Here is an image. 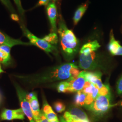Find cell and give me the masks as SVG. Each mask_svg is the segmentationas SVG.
I'll use <instances>...</instances> for the list:
<instances>
[{
    "label": "cell",
    "mask_w": 122,
    "mask_h": 122,
    "mask_svg": "<svg viewBox=\"0 0 122 122\" xmlns=\"http://www.w3.org/2000/svg\"><path fill=\"white\" fill-rule=\"evenodd\" d=\"M15 86L21 109L29 119L30 122H36L31 109L29 102L26 99V92L19 85H15Z\"/></svg>",
    "instance_id": "cell-6"
},
{
    "label": "cell",
    "mask_w": 122,
    "mask_h": 122,
    "mask_svg": "<svg viewBox=\"0 0 122 122\" xmlns=\"http://www.w3.org/2000/svg\"><path fill=\"white\" fill-rule=\"evenodd\" d=\"M0 44L8 46L10 48L18 45H30V43L24 42L19 39H13L0 31Z\"/></svg>",
    "instance_id": "cell-11"
},
{
    "label": "cell",
    "mask_w": 122,
    "mask_h": 122,
    "mask_svg": "<svg viewBox=\"0 0 122 122\" xmlns=\"http://www.w3.org/2000/svg\"><path fill=\"white\" fill-rule=\"evenodd\" d=\"M21 28L25 35L30 40L31 45H35L47 53H54L57 52V48L54 46L49 44L43 39H40L34 35L25 26H21Z\"/></svg>",
    "instance_id": "cell-4"
},
{
    "label": "cell",
    "mask_w": 122,
    "mask_h": 122,
    "mask_svg": "<svg viewBox=\"0 0 122 122\" xmlns=\"http://www.w3.org/2000/svg\"><path fill=\"white\" fill-rule=\"evenodd\" d=\"M99 95L102 96H111V92L108 84H104L103 86L99 89Z\"/></svg>",
    "instance_id": "cell-21"
},
{
    "label": "cell",
    "mask_w": 122,
    "mask_h": 122,
    "mask_svg": "<svg viewBox=\"0 0 122 122\" xmlns=\"http://www.w3.org/2000/svg\"><path fill=\"white\" fill-rule=\"evenodd\" d=\"M11 48H10L8 46L5 45H1L0 46V50L4 51L6 52L10 53Z\"/></svg>",
    "instance_id": "cell-28"
},
{
    "label": "cell",
    "mask_w": 122,
    "mask_h": 122,
    "mask_svg": "<svg viewBox=\"0 0 122 122\" xmlns=\"http://www.w3.org/2000/svg\"><path fill=\"white\" fill-rule=\"evenodd\" d=\"M60 122H67L64 119V118H63V117H60Z\"/></svg>",
    "instance_id": "cell-31"
},
{
    "label": "cell",
    "mask_w": 122,
    "mask_h": 122,
    "mask_svg": "<svg viewBox=\"0 0 122 122\" xmlns=\"http://www.w3.org/2000/svg\"><path fill=\"white\" fill-rule=\"evenodd\" d=\"M10 53L0 50V62L6 65L10 62Z\"/></svg>",
    "instance_id": "cell-20"
},
{
    "label": "cell",
    "mask_w": 122,
    "mask_h": 122,
    "mask_svg": "<svg viewBox=\"0 0 122 122\" xmlns=\"http://www.w3.org/2000/svg\"><path fill=\"white\" fill-rule=\"evenodd\" d=\"M80 71L77 66L72 63L59 66L41 75L34 76H20L21 80L30 84H38L52 82L60 80H67L76 76Z\"/></svg>",
    "instance_id": "cell-1"
},
{
    "label": "cell",
    "mask_w": 122,
    "mask_h": 122,
    "mask_svg": "<svg viewBox=\"0 0 122 122\" xmlns=\"http://www.w3.org/2000/svg\"><path fill=\"white\" fill-rule=\"evenodd\" d=\"M68 85L66 81H61L59 83L57 87V90L60 93H67Z\"/></svg>",
    "instance_id": "cell-23"
},
{
    "label": "cell",
    "mask_w": 122,
    "mask_h": 122,
    "mask_svg": "<svg viewBox=\"0 0 122 122\" xmlns=\"http://www.w3.org/2000/svg\"><path fill=\"white\" fill-rule=\"evenodd\" d=\"M86 97V94L83 91H81L77 92L74 99L75 104L79 106L84 107L85 105Z\"/></svg>",
    "instance_id": "cell-18"
},
{
    "label": "cell",
    "mask_w": 122,
    "mask_h": 122,
    "mask_svg": "<svg viewBox=\"0 0 122 122\" xmlns=\"http://www.w3.org/2000/svg\"></svg>",
    "instance_id": "cell-34"
},
{
    "label": "cell",
    "mask_w": 122,
    "mask_h": 122,
    "mask_svg": "<svg viewBox=\"0 0 122 122\" xmlns=\"http://www.w3.org/2000/svg\"><path fill=\"white\" fill-rule=\"evenodd\" d=\"M81 91L87 95H89L92 96L95 100L100 95L99 88L96 85L88 81H86Z\"/></svg>",
    "instance_id": "cell-15"
},
{
    "label": "cell",
    "mask_w": 122,
    "mask_h": 122,
    "mask_svg": "<svg viewBox=\"0 0 122 122\" xmlns=\"http://www.w3.org/2000/svg\"><path fill=\"white\" fill-rule=\"evenodd\" d=\"M115 105L111 104V96L99 95L88 110L96 116H101L108 113L109 109Z\"/></svg>",
    "instance_id": "cell-3"
},
{
    "label": "cell",
    "mask_w": 122,
    "mask_h": 122,
    "mask_svg": "<svg viewBox=\"0 0 122 122\" xmlns=\"http://www.w3.org/2000/svg\"><path fill=\"white\" fill-rule=\"evenodd\" d=\"M54 108L57 112L61 113L65 110L66 106L62 102L57 101L54 104Z\"/></svg>",
    "instance_id": "cell-22"
},
{
    "label": "cell",
    "mask_w": 122,
    "mask_h": 122,
    "mask_svg": "<svg viewBox=\"0 0 122 122\" xmlns=\"http://www.w3.org/2000/svg\"><path fill=\"white\" fill-rule=\"evenodd\" d=\"M13 0L15 2V4L17 7L19 12L20 13V15H23L25 12V10L22 7L21 0Z\"/></svg>",
    "instance_id": "cell-25"
},
{
    "label": "cell",
    "mask_w": 122,
    "mask_h": 122,
    "mask_svg": "<svg viewBox=\"0 0 122 122\" xmlns=\"http://www.w3.org/2000/svg\"><path fill=\"white\" fill-rule=\"evenodd\" d=\"M49 1L50 0H39V1L37 6L48 5L49 4Z\"/></svg>",
    "instance_id": "cell-29"
},
{
    "label": "cell",
    "mask_w": 122,
    "mask_h": 122,
    "mask_svg": "<svg viewBox=\"0 0 122 122\" xmlns=\"http://www.w3.org/2000/svg\"><path fill=\"white\" fill-rule=\"evenodd\" d=\"M27 100L29 102L34 117L37 122L39 120L41 110L39 109V103L36 93L35 92L34 96Z\"/></svg>",
    "instance_id": "cell-13"
},
{
    "label": "cell",
    "mask_w": 122,
    "mask_h": 122,
    "mask_svg": "<svg viewBox=\"0 0 122 122\" xmlns=\"http://www.w3.org/2000/svg\"><path fill=\"white\" fill-rule=\"evenodd\" d=\"M0 0L4 4V5L5 6V7H6L8 9H9L10 11L11 12H15L10 0Z\"/></svg>",
    "instance_id": "cell-24"
},
{
    "label": "cell",
    "mask_w": 122,
    "mask_h": 122,
    "mask_svg": "<svg viewBox=\"0 0 122 122\" xmlns=\"http://www.w3.org/2000/svg\"><path fill=\"white\" fill-rule=\"evenodd\" d=\"M116 90L118 95L122 94V76L117 81Z\"/></svg>",
    "instance_id": "cell-26"
},
{
    "label": "cell",
    "mask_w": 122,
    "mask_h": 122,
    "mask_svg": "<svg viewBox=\"0 0 122 122\" xmlns=\"http://www.w3.org/2000/svg\"><path fill=\"white\" fill-rule=\"evenodd\" d=\"M86 71H82L76 76L66 80L68 89L67 93L77 92L82 90L86 82L85 74Z\"/></svg>",
    "instance_id": "cell-7"
},
{
    "label": "cell",
    "mask_w": 122,
    "mask_h": 122,
    "mask_svg": "<svg viewBox=\"0 0 122 122\" xmlns=\"http://www.w3.org/2000/svg\"><path fill=\"white\" fill-rule=\"evenodd\" d=\"M3 72H4V71L1 69V66L0 65V74H1V73H3Z\"/></svg>",
    "instance_id": "cell-32"
},
{
    "label": "cell",
    "mask_w": 122,
    "mask_h": 122,
    "mask_svg": "<svg viewBox=\"0 0 122 122\" xmlns=\"http://www.w3.org/2000/svg\"><path fill=\"white\" fill-rule=\"evenodd\" d=\"M44 115L47 118L49 122H59L56 114L52 110V107L48 104L46 100L44 99L43 101V106L42 109Z\"/></svg>",
    "instance_id": "cell-14"
},
{
    "label": "cell",
    "mask_w": 122,
    "mask_h": 122,
    "mask_svg": "<svg viewBox=\"0 0 122 122\" xmlns=\"http://www.w3.org/2000/svg\"><path fill=\"white\" fill-rule=\"evenodd\" d=\"M101 47L97 40H94L85 44L81 48L80 53L96 51Z\"/></svg>",
    "instance_id": "cell-16"
},
{
    "label": "cell",
    "mask_w": 122,
    "mask_h": 122,
    "mask_svg": "<svg viewBox=\"0 0 122 122\" xmlns=\"http://www.w3.org/2000/svg\"><path fill=\"white\" fill-rule=\"evenodd\" d=\"M43 39L47 41L49 44L54 46L57 45L58 43V36L55 33H51L48 35L45 36Z\"/></svg>",
    "instance_id": "cell-19"
},
{
    "label": "cell",
    "mask_w": 122,
    "mask_h": 122,
    "mask_svg": "<svg viewBox=\"0 0 122 122\" xmlns=\"http://www.w3.org/2000/svg\"><path fill=\"white\" fill-rule=\"evenodd\" d=\"M53 0V1H55V0Z\"/></svg>",
    "instance_id": "cell-33"
},
{
    "label": "cell",
    "mask_w": 122,
    "mask_h": 122,
    "mask_svg": "<svg viewBox=\"0 0 122 122\" xmlns=\"http://www.w3.org/2000/svg\"><path fill=\"white\" fill-rule=\"evenodd\" d=\"M64 118L67 122H90L89 119H87V120L73 119L68 118Z\"/></svg>",
    "instance_id": "cell-27"
},
{
    "label": "cell",
    "mask_w": 122,
    "mask_h": 122,
    "mask_svg": "<svg viewBox=\"0 0 122 122\" xmlns=\"http://www.w3.org/2000/svg\"><path fill=\"white\" fill-rule=\"evenodd\" d=\"M47 12L48 19L51 24L52 33H56L57 32V9L54 2L49 3L47 7Z\"/></svg>",
    "instance_id": "cell-9"
},
{
    "label": "cell",
    "mask_w": 122,
    "mask_h": 122,
    "mask_svg": "<svg viewBox=\"0 0 122 122\" xmlns=\"http://www.w3.org/2000/svg\"><path fill=\"white\" fill-rule=\"evenodd\" d=\"M88 7L87 4H84L80 5L74 14L73 17V22L74 25H76L81 20L84 14L86 11Z\"/></svg>",
    "instance_id": "cell-17"
},
{
    "label": "cell",
    "mask_w": 122,
    "mask_h": 122,
    "mask_svg": "<svg viewBox=\"0 0 122 122\" xmlns=\"http://www.w3.org/2000/svg\"><path fill=\"white\" fill-rule=\"evenodd\" d=\"M96 51L80 53L79 66L84 70H93L97 66Z\"/></svg>",
    "instance_id": "cell-5"
},
{
    "label": "cell",
    "mask_w": 122,
    "mask_h": 122,
    "mask_svg": "<svg viewBox=\"0 0 122 122\" xmlns=\"http://www.w3.org/2000/svg\"><path fill=\"white\" fill-rule=\"evenodd\" d=\"M110 39L108 45V49L110 53L113 56H122V46L119 42L114 38L113 31L110 32Z\"/></svg>",
    "instance_id": "cell-10"
},
{
    "label": "cell",
    "mask_w": 122,
    "mask_h": 122,
    "mask_svg": "<svg viewBox=\"0 0 122 122\" xmlns=\"http://www.w3.org/2000/svg\"><path fill=\"white\" fill-rule=\"evenodd\" d=\"M0 118L4 120H12L25 118V113L22 109H5L0 114Z\"/></svg>",
    "instance_id": "cell-8"
},
{
    "label": "cell",
    "mask_w": 122,
    "mask_h": 122,
    "mask_svg": "<svg viewBox=\"0 0 122 122\" xmlns=\"http://www.w3.org/2000/svg\"><path fill=\"white\" fill-rule=\"evenodd\" d=\"M57 32L59 35L62 53L66 59L71 60L78 51L79 45L78 40L73 31L68 29L61 18L58 22Z\"/></svg>",
    "instance_id": "cell-2"
},
{
    "label": "cell",
    "mask_w": 122,
    "mask_h": 122,
    "mask_svg": "<svg viewBox=\"0 0 122 122\" xmlns=\"http://www.w3.org/2000/svg\"><path fill=\"white\" fill-rule=\"evenodd\" d=\"M85 76L86 81L96 85L99 89L103 87L104 85L102 82V74L100 71L91 72L86 71Z\"/></svg>",
    "instance_id": "cell-12"
},
{
    "label": "cell",
    "mask_w": 122,
    "mask_h": 122,
    "mask_svg": "<svg viewBox=\"0 0 122 122\" xmlns=\"http://www.w3.org/2000/svg\"><path fill=\"white\" fill-rule=\"evenodd\" d=\"M11 18L13 20L16 21H18L19 20V18L18 15L15 14H12L11 15Z\"/></svg>",
    "instance_id": "cell-30"
}]
</instances>
